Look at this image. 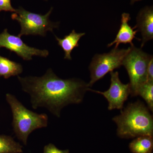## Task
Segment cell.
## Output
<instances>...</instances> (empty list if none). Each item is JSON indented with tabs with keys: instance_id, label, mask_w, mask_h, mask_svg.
<instances>
[{
	"instance_id": "12",
	"label": "cell",
	"mask_w": 153,
	"mask_h": 153,
	"mask_svg": "<svg viewBox=\"0 0 153 153\" xmlns=\"http://www.w3.org/2000/svg\"><path fill=\"white\" fill-rule=\"evenodd\" d=\"M23 71V66L20 63L0 55V77L8 79L12 76H18Z\"/></svg>"
},
{
	"instance_id": "6",
	"label": "cell",
	"mask_w": 153,
	"mask_h": 153,
	"mask_svg": "<svg viewBox=\"0 0 153 153\" xmlns=\"http://www.w3.org/2000/svg\"><path fill=\"white\" fill-rule=\"evenodd\" d=\"M129 49V47L127 49L114 48L108 53L94 55L89 67L91 79L87 84L88 87H91L108 72L122 66L124 59Z\"/></svg>"
},
{
	"instance_id": "8",
	"label": "cell",
	"mask_w": 153,
	"mask_h": 153,
	"mask_svg": "<svg viewBox=\"0 0 153 153\" xmlns=\"http://www.w3.org/2000/svg\"><path fill=\"white\" fill-rule=\"evenodd\" d=\"M2 47L15 52L25 60H32L33 56L46 57L49 55L48 50L29 47L23 42L21 37L11 35L7 29L0 34V48Z\"/></svg>"
},
{
	"instance_id": "20",
	"label": "cell",
	"mask_w": 153,
	"mask_h": 153,
	"mask_svg": "<svg viewBox=\"0 0 153 153\" xmlns=\"http://www.w3.org/2000/svg\"><path fill=\"white\" fill-rule=\"evenodd\" d=\"M45 1H47V0H45Z\"/></svg>"
},
{
	"instance_id": "13",
	"label": "cell",
	"mask_w": 153,
	"mask_h": 153,
	"mask_svg": "<svg viewBox=\"0 0 153 153\" xmlns=\"http://www.w3.org/2000/svg\"><path fill=\"white\" fill-rule=\"evenodd\" d=\"M132 153H152L153 149V137L151 136L137 137L129 145Z\"/></svg>"
},
{
	"instance_id": "19",
	"label": "cell",
	"mask_w": 153,
	"mask_h": 153,
	"mask_svg": "<svg viewBox=\"0 0 153 153\" xmlns=\"http://www.w3.org/2000/svg\"><path fill=\"white\" fill-rule=\"evenodd\" d=\"M142 1V0H131V4H133L134 3L136 2L139 1Z\"/></svg>"
},
{
	"instance_id": "18",
	"label": "cell",
	"mask_w": 153,
	"mask_h": 153,
	"mask_svg": "<svg viewBox=\"0 0 153 153\" xmlns=\"http://www.w3.org/2000/svg\"><path fill=\"white\" fill-rule=\"evenodd\" d=\"M147 81L153 82V57L151 58L147 68Z\"/></svg>"
},
{
	"instance_id": "16",
	"label": "cell",
	"mask_w": 153,
	"mask_h": 153,
	"mask_svg": "<svg viewBox=\"0 0 153 153\" xmlns=\"http://www.w3.org/2000/svg\"><path fill=\"white\" fill-rule=\"evenodd\" d=\"M44 153H69V150H60L52 143L45 146Z\"/></svg>"
},
{
	"instance_id": "2",
	"label": "cell",
	"mask_w": 153,
	"mask_h": 153,
	"mask_svg": "<svg viewBox=\"0 0 153 153\" xmlns=\"http://www.w3.org/2000/svg\"><path fill=\"white\" fill-rule=\"evenodd\" d=\"M112 120L117 126V135L121 138L153 136L152 115L140 100L129 103Z\"/></svg>"
},
{
	"instance_id": "15",
	"label": "cell",
	"mask_w": 153,
	"mask_h": 153,
	"mask_svg": "<svg viewBox=\"0 0 153 153\" xmlns=\"http://www.w3.org/2000/svg\"><path fill=\"white\" fill-rule=\"evenodd\" d=\"M138 95L140 96L147 104L149 109L153 111V82L146 81L138 90Z\"/></svg>"
},
{
	"instance_id": "11",
	"label": "cell",
	"mask_w": 153,
	"mask_h": 153,
	"mask_svg": "<svg viewBox=\"0 0 153 153\" xmlns=\"http://www.w3.org/2000/svg\"><path fill=\"white\" fill-rule=\"evenodd\" d=\"M85 35V33H76L73 30L68 35L61 39L55 36L58 44L62 48L64 53V59L71 60V52L75 48L79 47V42L80 38Z\"/></svg>"
},
{
	"instance_id": "5",
	"label": "cell",
	"mask_w": 153,
	"mask_h": 153,
	"mask_svg": "<svg viewBox=\"0 0 153 153\" xmlns=\"http://www.w3.org/2000/svg\"><path fill=\"white\" fill-rule=\"evenodd\" d=\"M129 48L123 65L125 67L129 77L130 94L132 96H137L140 87L147 81L148 66L153 56L134 45Z\"/></svg>"
},
{
	"instance_id": "9",
	"label": "cell",
	"mask_w": 153,
	"mask_h": 153,
	"mask_svg": "<svg viewBox=\"0 0 153 153\" xmlns=\"http://www.w3.org/2000/svg\"><path fill=\"white\" fill-rule=\"evenodd\" d=\"M136 29L141 33V47L153 38V9L152 7H146L139 13L137 18Z\"/></svg>"
},
{
	"instance_id": "14",
	"label": "cell",
	"mask_w": 153,
	"mask_h": 153,
	"mask_svg": "<svg viewBox=\"0 0 153 153\" xmlns=\"http://www.w3.org/2000/svg\"><path fill=\"white\" fill-rule=\"evenodd\" d=\"M23 146L10 136L0 135V153H22Z\"/></svg>"
},
{
	"instance_id": "3",
	"label": "cell",
	"mask_w": 153,
	"mask_h": 153,
	"mask_svg": "<svg viewBox=\"0 0 153 153\" xmlns=\"http://www.w3.org/2000/svg\"><path fill=\"white\" fill-rule=\"evenodd\" d=\"M6 100L13 114L12 126L17 138L25 145L29 135L37 129L47 127L48 117L46 114H39L27 109L15 96L7 94Z\"/></svg>"
},
{
	"instance_id": "1",
	"label": "cell",
	"mask_w": 153,
	"mask_h": 153,
	"mask_svg": "<svg viewBox=\"0 0 153 153\" xmlns=\"http://www.w3.org/2000/svg\"><path fill=\"white\" fill-rule=\"evenodd\" d=\"M18 78L22 90L30 94L33 108H46L57 117L64 107L82 102L89 88L81 79L60 78L50 68L40 77L18 76Z\"/></svg>"
},
{
	"instance_id": "10",
	"label": "cell",
	"mask_w": 153,
	"mask_h": 153,
	"mask_svg": "<svg viewBox=\"0 0 153 153\" xmlns=\"http://www.w3.org/2000/svg\"><path fill=\"white\" fill-rule=\"evenodd\" d=\"M131 18L129 14L124 13L122 15L121 24L117 35L114 41L108 45V47L115 45L114 48H118L121 44H129L131 46H134L133 40L136 38L137 30H134L135 27L132 28L128 24ZM139 40V39H138Z\"/></svg>"
},
{
	"instance_id": "17",
	"label": "cell",
	"mask_w": 153,
	"mask_h": 153,
	"mask_svg": "<svg viewBox=\"0 0 153 153\" xmlns=\"http://www.w3.org/2000/svg\"><path fill=\"white\" fill-rule=\"evenodd\" d=\"M11 1V0H0V12L4 11L15 13L16 9L12 7Z\"/></svg>"
},
{
	"instance_id": "4",
	"label": "cell",
	"mask_w": 153,
	"mask_h": 153,
	"mask_svg": "<svg viewBox=\"0 0 153 153\" xmlns=\"http://www.w3.org/2000/svg\"><path fill=\"white\" fill-rule=\"evenodd\" d=\"M53 8L44 15L31 13L20 7L16 9L11 18L21 25V30L18 36L39 35L45 37L47 32H53V29L59 27V22H53L49 19Z\"/></svg>"
},
{
	"instance_id": "7",
	"label": "cell",
	"mask_w": 153,
	"mask_h": 153,
	"mask_svg": "<svg viewBox=\"0 0 153 153\" xmlns=\"http://www.w3.org/2000/svg\"><path fill=\"white\" fill-rule=\"evenodd\" d=\"M111 84L108 90L105 91L93 90L88 88V91H91L102 94L106 99L108 102V109L122 110L124 104L130 94L129 83L123 84L120 81L117 71L110 72Z\"/></svg>"
}]
</instances>
